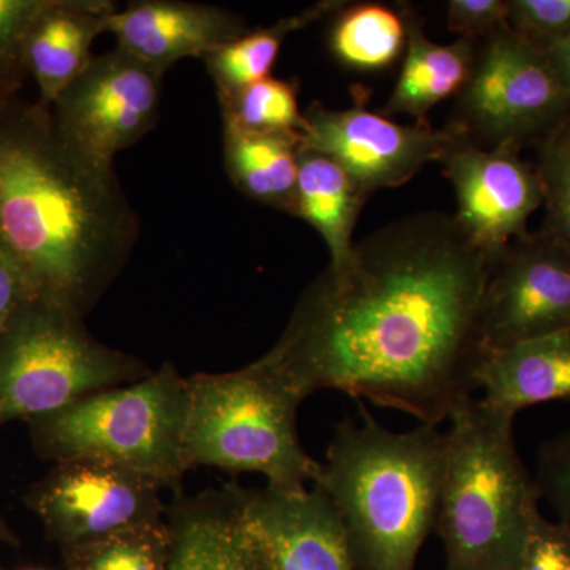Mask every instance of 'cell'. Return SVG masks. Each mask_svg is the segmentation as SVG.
I'll list each match as a JSON object with an SVG mask.
<instances>
[{
	"instance_id": "obj_8",
	"label": "cell",
	"mask_w": 570,
	"mask_h": 570,
	"mask_svg": "<svg viewBox=\"0 0 570 570\" xmlns=\"http://www.w3.org/2000/svg\"><path fill=\"white\" fill-rule=\"evenodd\" d=\"M569 115L570 97L543 51L509 26L483 40L450 122L483 148L521 151Z\"/></svg>"
},
{
	"instance_id": "obj_19",
	"label": "cell",
	"mask_w": 570,
	"mask_h": 570,
	"mask_svg": "<svg viewBox=\"0 0 570 570\" xmlns=\"http://www.w3.org/2000/svg\"><path fill=\"white\" fill-rule=\"evenodd\" d=\"M406 56L395 89L382 115H407L415 124L426 121L428 112L449 97L459 96L466 85L479 41L460 39L450 45L428 39L423 22L412 11H404Z\"/></svg>"
},
{
	"instance_id": "obj_3",
	"label": "cell",
	"mask_w": 570,
	"mask_h": 570,
	"mask_svg": "<svg viewBox=\"0 0 570 570\" xmlns=\"http://www.w3.org/2000/svg\"><path fill=\"white\" fill-rule=\"evenodd\" d=\"M360 412V425H337L317 487L343 521L356 570H415L436 530L448 434L431 425L393 433Z\"/></svg>"
},
{
	"instance_id": "obj_7",
	"label": "cell",
	"mask_w": 570,
	"mask_h": 570,
	"mask_svg": "<svg viewBox=\"0 0 570 570\" xmlns=\"http://www.w3.org/2000/svg\"><path fill=\"white\" fill-rule=\"evenodd\" d=\"M151 373L137 356L96 340L85 317L22 299L0 335V426L31 423Z\"/></svg>"
},
{
	"instance_id": "obj_25",
	"label": "cell",
	"mask_w": 570,
	"mask_h": 570,
	"mask_svg": "<svg viewBox=\"0 0 570 570\" xmlns=\"http://www.w3.org/2000/svg\"><path fill=\"white\" fill-rule=\"evenodd\" d=\"M224 126L247 134H303L294 82L268 77L228 96L219 97Z\"/></svg>"
},
{
	"instance_id": "obj_27",
	"label": "cell",
	"mask_w": 570,
	"mask_h": 570,
	"mask_svg": "<svg viewBox=\"0 0 570 570\" xmlns=\"http://www.w3.org/2000/svg\"><path fill=\"white\" fill-rule=\"evenodd\" d=\"M509 26L534 47L570 37V0H508Z\"/></svg>"
},
{
	"instance_id": "obj_11",
	"label": "cell",
	"mask_w": 570,
	"mask_h": 570,
	"mask_svg": "<svg viewBox=\"0 0 570 570\" xmlns=\"http://www.w3.org/2000/svg\"><path fill=\"white\" fill-rule=\"evenodd\" d=\"M160 490L129 469L75 460L56 463L28 502L48 538L63 549L165 520Z\"/></svg>"
},
{
	"instance_id": "obj_9",
	"label": "cell",
	"mask_w": 570,
	"mask_h": 570,
	"mask_svg": "<svg viewBox=\"0 0 570 570\" xmlns=\"http://www.w3.org/2000/svg\"><path fill=\"white\" fill-rule=\"evenodd\" d=\"M164 75L116 47L94 56L51 105L67 146L100 168L151 132L159 118Z\"/></svg>"
},
{
	"instance_id": "obj_32",
	"label": "cell",
	"mask_w": 570,
	"mask_h": 570,
	"mask_svg": "<svg viewBox=\"0 0 570 570\" xmlns=\"http://www.w3.org/2000/svg\"><path fill=\"white\" fill-rule=\"evenodd\" d=\"M22 299L26 292L20 269L0 243V335Z\"/></svg>"
},
{
	"instance_id": "obj_35",
	"label": "cell",
	"mask_w": 570,
	"mask_h": 570,
	"mask_svg": "<svg viewBox=\"0 0 570 570\" xmlns=\"http://www.w3.org/2000/svg\"><path fill=\"white\" fill-rule=\"evenodd\" d=\"M0 542L10 543V546H17L18 539L13 532L10 531V528L7 527L6 521L0 519Z\"/></svg>"
},
{
	"instance_id": "obj_22",
	"label": "cell",
	"mask_w": 570,
	"mask_h": 570,
	"mask_svg": "<svg viewBox=\"0 0 570 570\" xmlns=\"http://www.w3.org/2000/svg\"><path fill=\"white\" fill-rule=\"evenodd\" d=\"M344 6L346 2H335V0L318 2L302 13L283 18L269 28L246 32L239 39L209 52L204 61L216 82L217 97L228 96L268 78L285 39L292 32L337 13L344 9Z\"/></svg>"
},
{
	"instance_id": "obj_10",
	"label": "cell",
	"mask_w": 570,
	"mask_h": 570,
	"mask_svg": "<svg viewBox=\"0 0 570 570\" xmlns=\"http://www.w3.org/2000/svg\"><path fill=\"white\" fill-rule=\"evenodd\" d=\"M305 121L302 148L335 160L367 195L411 181L428 164L441 163L453 145L466 137L452 122L444 129L397 124L382 112L366 110L365 97H356L346 110L311 105Z\"/></svg>"
},
{
	"instance_id": "obj_2",
	"label": "cell",
	"mask_w": 570,
	"mask_h": 570,
	"mask_svg": "<svg viewBox=\"0 0 570 570\" xmlns=\"http://www.w3.org/2000/svg\"><path fill=\"white\" fill-rule=\"evenodd\" d=\"M140 220L115 168L81 159L50 107H0V243L26 299L86 317L129 261Z\"/></svg>"
},
{
	"instance_id": "obj_4",
	"label": "cell",
	"mask_w": 570,
	"mask_h": 570,
	"mask_svg": "<svg viewBox=\"0 0 570 570\" xmlns=\"http://www.w3.org/2000/svg\"><path fill=\"white\" fill-rule=\"evenodd\" d=\"M449 422L434 530L445 570H519L542 498L517 449L513 419L469 396Z\"/></svg>"
},
{
	"instance_id": "obj_31",
	"label": "cell",
	"mask_w": 570,
	"mask_h": 570,
	"mask_svg": "<svg viewBox=\"0 0 570 570\" xmlns=\"http://www.w3.org/2000/svg\"><path fill=\"white\" fill-rule=\"evenodd\" d=\"M519 570H570V530L540 515Z\"/></svg>"
},
{
	"instance_id": "obj_26",
	"label": "cell",
	"mask_w": 570,
	"mask_h": 570,
	"mask_svg": "<svg viewBox=\"0 0 570 570\" xmlns=\"http://www.w3.org/2000/svg\"><path fill=\"white\" fill-rule=\"evenodd\" d=\"M538 146L535 168L547 213L540 230L570 250V115Z\"/></svg>"
},
{
	"instance_id": "obj_1",
	"label": "cell",
	"mask_w": 570,
	"mask_h": 570,
	"mask_svg": "<svg viewBox=\"0 0 570 570\" xmlns=\"http://www.w3.org/2000/svg\"><path fill=\"white\" fill-rule=\"evenodd\" d=\"M490 269L453 214L401 217L326 266L262 358L305 400L337 390L441 425L478 390Z\"/></svg>"
},
{
	"instance_id": "obj_16",
	"label": "cell",
	"mask_w": 570,
	"mask_h": 570,
	"mask_svg": "<svg viewBox=\"0 0 570 570\" xmlns=\"http://www.w3.org/2000/svg\"><path fill=\"white\" fill-rule=\"evenodd\" d=\"M167 524L168 570H268L247 528L239 487L179 498Z\"/></svg>"
},
{
	"instance_id": "obj_12",
	"label": "cell",
	"mask_w": 570,
	"mask_h": 570,
	"mask_svg": "<svg viewBox=\"0 0 570 570\" xmlns=\"http://www.w3.org/2000/svg\"><path fill=\"white\" fill-rule=\"evenodd\" d=\"M570 328V250L542 230L515 239L491 264L480 343L494 351Z\"/></svg>"
},
{
	"instance_id": "obj_29",
	"label": "cell",
	"mask_w": 570,
	"mask_h": 570,
	"mask_svg": "<svg viewBox=\"0 0 570 570\" xmlns=\"http://www.w3.org/2000/svg\"><path fill=\"white\" fill-rule=\"evenodd\" d=\"M534 479L540 498L549 502L557 521L570 530V428L540 448Z\"/></svg>"
},
{
	"instance_id": "obj_30",
	"label": "cell",
	"mask_w": 570,
	"mask_h": 570,
	"mask_svg": "<svg viewBox=\"0 0 570 570\" xmlns=\"http://www.w3.org/2000/svg\"><path fill=\"white\" fill-rule=\"evenodd\" d=\"M448 24L461 39L487 40L501 29L509 28V7L505 0H450Z\"/></svg>"
},
{
	"instance_id": "obj_24",
	"label": "cell",
	"mask_w": 570,
	"mask_h": 570,
	"mask_svg": "<svg viewBox=\"0 0 570 570\" xmlns=\"http://www.w3.org/2000/svg\"><path fill=\"white\" fill-rule=\"evenodd\" d=\"M67 570H168L170 531L167 520L107 538L63 547Z\"/></svg>"
},
{
	"instance_id": "obj_33",
	"label": "cell",
	"mask_w": 570,
	"mask_h": 570,
	"mask_svg": "<svg viewBox=\"0 0 570 570\" xmlns=\"http://www.w3.org/2000/svg\"><path fill=\"white\" fill-rule=\"evenodd\" d=\"M547 61L551 70L557 75L558 81L570 97V37L569 39L554 41L549 47L543 48Z\"/></svg>"
},
{
	"instance_id": "obj_18",
	"label": "cell",
	"mask_w": 570,
	"mask_h": 570,
	"mask_svg": "<svg viewBox=\"0 0 570 570\" xmlns=\"http://www.w3.org/2000/svg\"><path fill=\"white\" fill-rule=\"evenodd\" d=\"M107 0H50L26 43L28 75L39 86V102L51 107L92 61V43L107 32L115 13Z\"/></svg>"
},
{
	"instance_id": "obj_21",
	"label": "cell",
	"mask_w": 570,
	"mask_h": 570,
	"mask_svg": "<svg viewBox=\"0 0 570 570\" xmlns=\"http://www.w3.org/2000/svg\"><path fill=\"white\" fill-rule=\"evenodd\" d=\"M302 134H247L224 126L225 170L246 197L294 214Z\"/></svg>"
},
{
	"instance_id": "obj_20",
	"label": "cell",
	"mask_w": 570,
	"mask_h": 570,
	"mask_svg": "<svg viewBox=\"0 0 570 570\" xmlns=\"http://www.w3.org/2000/svg\"><path fill=\"white\" fill-rule=\"evenodd\" d=\"M367 197L335 160L299 149L294 216L306 220L324 238L328 265L343 264L352 253V236Z\"/></svg>"
},
{
	"instance_id": "obj_28",
	"label": "cell",
	"mask_w": 570,
	"mask_h": 570,
	"mask_svg": "<svg viewBox=\"0 0 570 570\" xmlns=\"http://www.w3.org/2000/svg\"><path fill=\"white\" fill-rule=\"evenodd\" d=\"M50 0H0V70L24 81L29 33Z\"/></svg>"
},
{
	"instance_id": "obj_36",
	"label": "cell",
	"mask_w": 570,
	"mask_h": 570,
	"mask_svg": "<svg viewBox=\"0 0 570 570\" xmlns=\"http://www.w3.org/2000/svg\"><path fill=\"white\" fill-rule=\"evenodd\" d=\"M29 570H39V569H29Z\"/></svg>"
},
{
	"instance_id": "obj_15",
	"label": "cell",
	"mask_w": 570,
	"mask_h": 570,
	"mask_svg": "<svg viewBox=\"0 0 570 570\" xmlns=\"http://www.w3.org/2000/svg\"><path fill=\"white\" fill-rule=\"evenodd\" d=\"M116 47L165 75L186 58L209 52L245 36L246 22L234 11L181 0H140L116 9L107 21Z\"/></svg>"
},
{
	"instance_id": "obj_17",
	"label": "cell",
	"mask_w": 570,
	"mask_h": 570,
	"mask_svg": "<svg viewBox=\"0 0 570 570\" xmlns=\"http://www.w3.org/2000/svg\"><path fill=\"white\" fill-rule=\"evenodd\" d=\"M474 384L487 406L512 419L535 404L570 400V328L483 351Z\"/></svg>"
},
{
	"instance_id": "obj_6",
	"label": "cell",
	"mask_w": 570,
	"mask_h": 570,
	"mask_svg": "<svg viewBox=\"0 0 570 570\" xmlns=\"http://www.w3.org/2000/svg\"><path fill=\"white\" fill-rule=\"evenodd\" d=\"M189 387L171 363L149 376L81 397L33 420V448L45 460H92L179 489Z\"/></svg>"
},
{
	"instance_id": "obj_14",
	"label": "cell",
	"mask_w": 570,
	"mask_h": 570,
	"mask_svg": "<svg viewBox=\"0 0 570 570\" xmlns=\"http://www.w3.org/2000/svg\"><path fill=\"white\" fill-rule=\"evenodd\" d=\"M242 499L268 570H356L343 521L321 487L242 489Z\"/></svg>"
},
{
	"instance_id": "obj_34",
	"label": "cell",
	"mask_w": 570,
	"mask_h": 570,
	"mask_svg": "<svg viewBox=\"0 0 570 570\" xmlns=\"http://www.w3.org/2000/svg\"><path fill=\"white\" fill-rule=\"evenodd\" d=\"M22 82L24 81L17 80V78L10 77L6 71L0 70V107L18 97Z\"/></svg>"
},
{
	"instance_id": "obj_5",
	"label": "cell",
	"mask_w": 570,
	"mask_h": 570,
	"mask_svg": "<svg viewBox=\"0 0 570 570\" xmlns=\"http://www.w3.org/2000/svg\"><path fill=\"white\" fill-rule=\"evenodd\" d=\"M187 387L186 471L257 472L281 490L321 482L322 463L306 452L296 431V412L305 397L262 356L230 373L194 374Z\"/></svg>"
},
{
	"instance_id": "obj_23",
	"label": "cell",
	"mask_w": 570,
	"mask_h": 570,
	"mask_svg": "<svg viewBox=\"0 0 570 570\" xmlns=\"http://www.w3.org/2000/svg\"><path fill=\"white\" fill-rule=\"evenodd\" d=\"M406 21L382 3H356L341 10L330 48L337 61L362 71L384 70L406 48Z\"/></svg>"
},
{
	"instance_id": "obj_13",
	"label": "cell",
	"mask_w": 570,
	"mask_h": 570,
	"mask_svg": "<svg viewBox=\"0 0 570 570\" xmlns=\"http://www.w3.org/2000/svg\"><path fill=\"white\" fill-rule=\"evenodd\" d=\"M520 153L512 146L483 148L463 137L439 163L455 189L456 223L491 264L530 234L528 220L543 204L538 168Z\"/></svg>"
}]
</instances>
